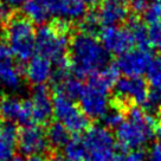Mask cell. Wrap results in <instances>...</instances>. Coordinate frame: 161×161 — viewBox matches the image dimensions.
<instances>
[{"mask_svg":"<svg viewBox=\"0 0 161 161\" xmlns=\"http://www.w3.org/2000/svg\"><path fill=\"white\" fill-rule=\"evenodd\" d=\"M71 69L77 78L92 77L104 70L109 63V53L94 35L80 32L76 35L70 45Z\"/></svg>","mask_w":161,"mask_h":161,"instance_id":"cell-1","label":"cell"},{"mask_svg":"<svg viewBox=\"0 0 161 161\" xmlns=\"http://www.w3.org/2000/svg\"><path fill=\"white\" fill-rule=\"evenodd\" d=\"M117 72L115 65H108L104 70L90 77L78 98L80 110L86 117L102 120L109 110V89L117 80Z\"/></svg>","mask_w":161,"mask_h":161,"instance_id":"cell-2","label":"cell"},{"mask_svg":"<svg viewBox=\"0 0 161 161\" xmlns=\"http://www.w3.org/2000/svg\"><path fill=\"white\" fill-rule=\"evenodd\" d=\"M153 116L142 108L133 107L125 120L116 128V137L123 149H141L149 143L154 135Z\"/></svg>","mask_w":161,"mask_h":161,"instance_id":"cell-3","label":"cell"},{"mask_svg":"<svg viewBox=\"0 0 161 161\" xmlns=\"http://www.w3.org/2000/svg\"><path fill=\"white\" fill-rule=\"evenodd\" d=\"M69 49L68 23L58 21L57 25H43L36 32V51L51 63L59 64L65 62Z\"/></svg>","mask_w":161,"mask_h":161,"instance_id":"cell-4","label":"cell"},{"mask_svg":"<svg viewBox=\"0 0 161 161\" xmlns=\"http://www.w3.org/2000/svg\"><path fill=\"white\" fill-rule=\"evenodd\" d=\"M7 46L20 62H27L35 56L36 31L26 17H12L5 30Z\"/></svg>","mask_w":161,"mask_h":161,"instance_id":"cell-5","label":"cell"},{"mask_svg":"<svg viewBox=\"0 0 161 161\" xmlns=\"http://www.w3.org/2000/svg\"><path fill=\"white\" fill-rule=\"evenodd\" d=\"M82 140L89 161L114 160L116 155V141L107 127H91Z\"/></svg>","mask_w":161,"mask_h":161,"instance_id":"cell-6","label":"cell"},{"mask_svg":"<svg viewBox=\"0 0 161 161\" xmlns=\"http://www.w3.org/2000/svg\"><path fill=\"white\" fill-rule=\"evenodd\" d=\"M52 107L57 121L69 131L80 133L88 128V117L71 98L57 92L52 98Z\"/></svg>","mask_w":161,"mask_h":161,"instance_id":"cell-7","label":"cell"},{"mask_svg":"<svg viewBox=\"0 0 161 161\" xmlns=\"http://www.w3.org/2000/svg\"><path fill=\"white\" fill-rule=\"evenodd\" d=\"M114 92L116 98L122 103L143 104L148 103V88L146 80L141 77H128L125 76L116 80L114 84Z\"/></svg>","mask_w":161,"mask_h":161,"instance_id":"cell-8","label":"cell"},{"mask_svg":"<svg viewBox=\"0 0 161 161\" xmlns=\"http://www.w3.org/2000/svg\"><path fill=\"white\" fill-rule=\"evenodd\" d=\"M153 57L148 49H134L119 56L115 68L119 72L128 77H141L146 74Z\"/></svg>","mask_w":161,"mask_h":161,"instance_id":"cell-9","label":"cell"},{"mask_svg":"<svg viewBox=\"0 0 161 161\" xmlns=\"http://www.w3.org/2000/svg\"><path fill=\"white\" fill-rule=\"evenodd\" d=\"M17 145L24 155H42L49 148L46 131L38 125H27L18 133Z\"/></svg>","mask_w":161,"mask_h":161,"instance_id":"cell-10","label":"cell"},{"mask_svg":"<svg viewBox=\"0 0 161 161\" xmlns=\"http://www.w3.org/2000/svg\"><path fill=\"white\" fill-rule=\"evenodd\" d=\"M0 84L11 91L19 90L23 86L20 69L7 44L0 43Z\"/></svg>","mask_w":161,"mask_h":161,"instance_id":"cell-11","label":"cell"},{"mask_svg":"<svg viewBox=\"0 0 161 161\" xmlns=\"http://www.w3.org/2000/svg\"><path fill=\"white\" fill-rule=\"evenodd\" d=\"M101 43L108 51V53L122 55L131 50L134 40L131 38L128 29H122L119 26H104L101 30Z\"/></svg>","mask_w":161,"mask_h":161,"instance_id":"cell-12","label":"cell"},{"mask_svg":"<svg viewBox=\"0 0 161 161\" xmlns=\"http://www.w3.org/2000/svg\"><path fill=\"white\" fill-rule=\"evenodd\" d=\"M0 116L11 123L17 122L21 125H31L32 109L29 101H21L14 96H6L0 100Z\"/></svg>","mask_w":161,"mask_h":161,"instance_id":"cell-13","label":"cell"},{"mask_svg":"<svg viewBox=\"0 0 161 161\" xmlns=\"http://www.w3.org/2000/svg\"><path fill=\"white\" fill-rule=\"evenodd\" d=\"M90 3V0H47L51 15L65 23L84 18Z\"/></svg>","mask_w":161,"mask_h":161,"instance_id":"cell-14","label":"cell"},{"mask_svg":"<svg viewBox=\"0 0 161 161\" xmlns=\"http://www.w3.org/2000/svg\"><path fill=\"white\" fill-rule=\"evenodd\" d=\"M32 120L37 123H46L53 115L52 98L45 86H37L31 95Z\"/></svg>","mask_w":161,"mask_h":161,"instance_id":"cell-15","label":"cell"},{"mask_svg":"<svg viewBox=\"0 0 161 161\" xmlns=\"http://www.w3.org/2000/svg\"><path fill=\"white\" fill-rule=\"evenodd\" d=\"M97 14L101 24L104 26H114L120 24L128 17L126 0H103Z\"/></svg>","mask_w":161,"mask_h":161,"instance_id":"cell-16","label":"cell"},{"mask_svg":"<svg viewBox=\"0 0 161 161\" xmlns=\"http://www.w3.org/2000/svg\"><path fill=\"white\" fill-rule=\"evenodd\" d=\"M26 77L29 82L37 86H44L50 80L53 75L52 63L40 55H35L27 63L26 66Z\"/></svg>","mask_w":161,"mask_h":161,"instance_id":"cell-17","label":"cell"},{"mask_svg":"<svg viewBox=\"0 0 161 161\" xmlns=\"http://www.w3.org/2000/svg\"><path fill=\"white\" fill-rule=\"evenodd\" d=\"M146 74L148 84L151 86V92L146 107L152 108L161 106V56L153 58Z\"/></svg>","mask_w":161,"mask_h":161,"instance_id":"cell-18","label":"cell"},{"mask_svg":"<svg viewBox=\"0 0 161 161\" xmlns=\"http://www.w3.org/2000/svg\"><path fill=\"white\" fill-rule=\"evenodd\" d=\"M18 141V130L13 123L0 121V161L13 156Z\"/></svg>","mask_w":161,"mask_h":161,"instance_id":"cell-19","label":"cell"},{"mask_svg":"<svg viewBox=\"0 0 161 161\" xmlns=\"http://www.w3.org/2000/svg\"><path fill=\"white\" fill-rule=\"evenodd\" d=\"M23 10L26 18L36 24H45L51 17L47 0H29Z\"/></svg>","mask_w":161,"mask_h":161,"instance_id":"cell-20","label":"cell"},{"mask_svg":"<svg viewBox=\"0 0 161 161\" xmlns=\"http://www.w3.org/2000/svg\"><path fill=\"white\" fill-rule=\"evenodd\" d=\"M46 137L49 141V145L55 148H64L68 141L70 140L69 130L59 122L51 123L47 130H46Z\"/></svg>","mask_w":161,"mask_h":161,"instance_id":"cell-21","label":"cell"},{"mask_svg":"<svg viewBox=\"0 0 161 161\" xmlns=\"http://www.w3.org/2000/svg\"><path fill=\"white\" fill-rule=\"evenodd\" d=\"M56 86H57V92L69 97L72 101L76 98H80V94L83 91V88H84L80 78H77V77L74 78L70 76L66 77L65 80H63L59 83H57Z\"/></svg>","mask_w":161,"mask_h":161,"instance_id":"cell-22","label":"cell"},{"mask_svg":"<svg viewBox=\"0 0 161 161\" xmlns=\"http://www.w3.org/2000/svg\"><path fill=\"white\" fill-rule=\"evenodd\" d=\"M128 31L130 32L134 44L139 46V49H148V35L145 24L137 18H131L128 23Z\"/></svg>","mask_w":161,"mask_h":161,"instance_id":"cell-23","label":"cell"},{"mask_svg":"<svg viewBox=\"0 0 161 161\" xmlns=\"http://www.w3.org/2000/svg\"><path fill=\"white\" fill-rule=\"evenodd\" d=\"M64 156L68 161H84L86 159V151L83 140L74 137L68 141L64 146Z\"/></svg>","mask_w":161,"mask_h":161,"instance_id":"cell-24","label":"cell"},{"mask_svg":"<svg viewBox=\"0 0 161 161\" xmlns=\"http://www.w3.org/2000/svg\"><path fill=\"white\" fill-rule=\"evenodd\" d=\"M102 120L107 128H117L125 120V115L122 109L117 107H110Z\"/></svg>","mask_w":161,"mask_h":161,"instance_id":"cell-25","label":"cell"},{"mask_svg":"<svg viewBox=\"0 0 161 161\" xmlns=\"http://www.w3.org/2000/svg\"><path fill=\"white\" fill-rule=\"evenodd\" d=\"M148 44L155 50L161 51V21L149 24L147 27Z\"/></svg>","mask_w":161,"mask_h":161,"instance_id":"cell-26","label":"cell"},{"mask_svg":"<svg viewBox=\"0 0 161 161\" xmlns=\"http://www.w3.org/2000/svg\"><path fill=\"white\" fill-rule=\"evenodd\" d=\"M100 25H101V21L97 13L86 14V17L83 18L82 24H80V26H82V32L88 33V35H94L96 31L100 29Z\"/></svg>","mask_w":161,"mask_h":161,"instance_id":"cell-27","label":"cell"},{"mask_svg":"<svg viewBox=\"0 0 161 161\" xmlns=\"http://www.w3.org/2000/svg\"><path fill=\"white\" fill-rule=\"evenodd\" d=\"M143 18L148 24H154L161 21V5L158 3H152L143 10Z\"/></svg>","mask_w":161,"mask_h":161,"instance_id":"cell-28","label":"cell"},{"mask_svg":"<svg viewBox=\"0 0 161 161\" xmlns=\"http://www.w3.org/2000/svg\"><path fill=\"white\" fill-rule=\"evenodd\" d=\"M113 161H145V154L141 149H123L116 153Z\"/></svg>","mask_w":161,"mask_h":161,"instance_id":"cell-29","label":"cell"},{"mask_svg":"<svg viewBox=\"0 0 161 161\" xmlns=\"http://www.w3.org/2000/svg\"><path fill=\"white\" fill-rule=\"evenodd\" d=\"M147 161H161V142H156L151 147Z\"/></svg>","mask_w":161,"mask_h":161,"instance_id":"cell-30","label":"cell"},{"mask_svg":"<svg viewBox=\"0 0 161 161\" xmlns=\"http://www.w3.org/2000/svg\"><path fill=\"white\" fill-rule=\"evenodd\" d=\"M133 10L136 12H141L146 8L147 6V0H129Z\"/></svg>","mask_w":161,"mask_h":161,"instance_id":"cell-31","label":"cell"},{"mask_svg":"<svg viewBox=\"0 0 161 161\" xmlns=\"http://www.w3.org/2000/svg\"><path fill=\"white\" fill-rule=\"evenodd\" d=\"M29 0H3V3L11 8H18L20 6H24Z\"/></svg>","mask_w":161,"mask_h":161,"instance_id":"cell-32","label":"cell"},{"mask_svg":"<svg viewBox=\"0 0 161 161\" xmlns=\"http://www.w3.org/2000/svg\"><path fill=\"white\" fill-rule=\"evenodd\" d=\"M6 18V7H5V4L3 3V0H0V27L3 25V23H4V20Z\"/></svg>","mask_w":161,"mask_h":161,"instance_id":"cell-33","label":"cell"},{"mask_svg":"<svg viewBox=\"0 0 161 161\" xmlns=\"http://www.w3.org/2000/svg\"><path fill=\"white\" fill-rule=\"evenodd\" d=\"M47 161H68L65 159V156L64 155H59V154H55V155H52L49 159Z\"/></svg>","mask_w":161,"mask_h":161,"instance_id":"cell-34","label":"cell"},{"mask_svg":"<svg viewBox=\"0 0 161 161\" xmlns=\"http://www.w3.org/2000/svg\"><path fill=\"white\" fill-rule=\"evenodd\" d=\"M26 161H45V160H44V158L42 155H32V156H29Z\"/></svg>","mask_w":161,"mask_h":161,"instance_id":"cell-35","label":"cell"},{"mask_svg":"<svg viewBox=\"0 0 161 161\" xmlns=\"http://www.w3.org/2000/svg\"><path fill=\"white\" fill-rule=\"evenodd\" d=\"M156 134H158V136L161 139V117H160L159 123H158V127H156Z\"/></svg>","mask_w":161,"mask_h":161,"instance_id":"cell-36","label":"cell"},{"mask_svg":"<svg viewBox=\"0 0 161 161\" xmlns=\"http://www.w3.org/2000/svg\"><path fill=\"white\" fill-rule=\"evenodd\" d=\"M7 161H25V160H24L21 156H14V155H13L11 159H8Z\"/></svg>","mask_w":161,"mask_h":161,"instance_id":"cell-37","label":"cell"},{"mask_svg":"<svg viewBox=\"0 0 161 161\" xmlns=\"http://www.w3.org/2000/svg\"><path fill=\"white\" fill-rule=\"evenodd\" d=\"M154 3H158V4H160L161 5V0H154Z\"/></svg>","mask_w":161,"mask_h":161,"instance_id":"cell-38","label":"cell"},{"mask_svg":"<svg viewBox=\"0 0 161 161\" xmlns=\"http://www.w3.org/2000/svg\"><path fill=\"white\" fill-rule=\"evenodd\" d=\"M91 3H97V1H100V0H90Z\"/></svg>","mask_w":161,"mask_h":161,"instance_id":"cell-39","label":"cell"}]
</instances>
